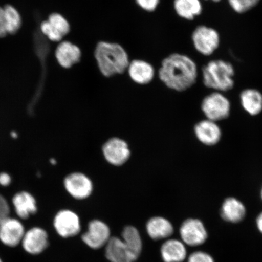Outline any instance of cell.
<instances>
[{
	"label": "cell",
	"mask_w": 262,
	"mask_h": 262,
	"mask_svg": "<svg viewBox=\"0 0 262 262\" xmlns=\"http://www.w3.org/2000/svg\"><path fill=\"white\" fill-rule=\"evenodd\" d=\"M158 75L169 89L185 91L194 86L198 80V65L188 55L173 53L163 59Z\"/></svg>",
	"instance_id": "6da1fadb"
},
{
	"label": "cell",
	"mask_w": 262,
	"mask_h": 262,
	"mask_svg": "<svg viewBox=\"0 0 262 262\" xmlns=\"http://www.w3.org/2000/svg\"><path fill=\"white\" fill-rule=\"evenodd\" d=\"M94 58L98 70L106 77L123 74L130 63L128 54L117 42H98L95 48Z\"/></svg>",
	"instance_id": "7a4b0ae2"
},
{
	"label": "cell",
	"mask_w": 262,
	"mask_h": 262,
	"mask_svg": "<svg viewBox=\"0 0 262 262\" xmlns=\"http://www.w3.org/2000/svg\"><path fill=\"white\" fill-rule=\"evenodd\" d=\"M203 83L206 88L224 93L233 89L235 70L230 62L216 59L208 62L202 70Z\"/></svg>",
	"instance_id": "3957f363"
},
{
	"label": "cell",
	"mask_w": 262,
	"mask_h": 262,
	"mask_svg": "<svg viewBox=\"0 0 262 262\" xmlns=\"http://www.w3.org/2000/svg\"><path fill=\"white\" fill-rule=\"evenodd\" d=\"M195 50L204 56H211L221 45V37L214 28L201 25L195 28L191 36Z\"/></svg>",
	"instance_id": "277c9868"
},
{
	"label": "cell",
	"mask_w": 262,
	"mask_h": 262,
	"mask_svg": "<svg viewBox=\"0 0 262 262\" xmlns=\"http://www.w3.org/2000/svg\"><path fill=\"white\" fill-rule=\"evenodd\" d=\"M201 108L206 119L216 122L229 117L231 103L224 94L214 91L204 98Z\"/></svg>",
	"instance_id": "5b68a950"
},
{
	"label": "cell",
	"mask_w": 262,
	"mask_h": 262,
	"mask_svg": "<svg viewBox=\"0 0 262 262\" xmlns=\"http://www.w3.org/2000/svg\"><path fill=\"white\" fill-rule=\"evenodd\" d=\"M180 240L186 246L196 247L204 244L208 238V231L201 220L189 218L182 223L179 229Z\"/></svg>",
	"instance_id": "8992f818"
},
{
	"label": "cell",
	"mask_w": 262,
	"mask_h": 262,
	"mask_svg": "<svg viewBox=\"0 0 262 262\" xmlns=\"http://www.w3.org/2000/svg\"><path fill=\"white\" fill-rule=\"evenodd\" d=\"M111 237L109 226L103 221L95 219L88 224V230L81 235V240L88 247L97 250L105 247Z\"/></svg>",
	"instance_id": "52a82bcc"
},
{
	"label": "cell",
	"mask_w": 262,
	"mask_h": 262,
	"mask_svg": "<svg viewBox=\"0 0 262 262\" xmlns=\"http://www.w3.org/2000/svg\"><path fill=\"white\" fill-rule=\"evenodd\" d=\"M54 226L58 234L63 238L76 236L81 231L79 217L73 211L63 209L55 216Z\"/></svg>",
	"instance_id": "ba28073f"
},
{
	"label": "cell",
	"mask_w": 262,
	"mask_h": 262,
	"mask_svg": "<svg viewBox=\"0 0 262 262\" xmlns=\"http://www.w3.org/2000/svg\"><path fill=\"white\" fill-rule=\"evenodd\" d=\"M64 186L69 194L77 200L89 198L93 191L91 180L81 172L72 173L66 177Z\"/></svg>",
	"instance_id": "9c48e42d"
},
{
	"label": "cell",
	"mask_w": 262,
	"mask_h": 262,
	"mask_svg": "<svg viewBox=\"0 0 262 262\" xmlns=\"http://www.w3.org/2000/svg\"><path fill=\"white\" fill-rule=\"evenodd\" d=\"M40 27L42 34L54 42L61 41L71 30L70 23L58 13L49 15L48 20L42 22Z\"/></svg>",
	"instance_id": "30bf717a"
},
{
	"label": "cell",
	"mask_w": 262,
	"mask_h": 262,
	"mask_svg": "<svg viewBox=\"0 0 262 262\" xmlns=\"http://www.w3.org/2000/svg\"><path fill=\"white\" fill-rule=\"evenodd\" d=\"M103 153L107 162L114 166H122L129 159L130 151L125 141L114 137L103 146Z\"/></svg>",
	"instance_id": "8fae6325"
},
{
	"label": "cell",
	"mask_w": 262,
	"mask_h": 262,
	"mask_svg": "<svg viewBox=\"0 0 262 262\" xmlns=\"http://www.w3.org/2000/svg\"><path fill=\"white\" fill-rule=\"evenodd\" d=\"M25 232L20 221L8 217L0 224V241L7 247H15L21 243Z\"/></svg>",
	"instance_id": "7c38bea8"
},
{
	"label": "cell",
	"mask_w": 262,
	"mask_h": 262,
	"mask_svg": "<svg viewBox=\"0 0 262 262\" xmlns=\"http://www.w3.org/2000/svg\"><path fill=\"white\" fill-rule=\"evenodd\" d=\"M48 235L44 229L34 227L25 232L21 244L26 253L40 254L48 246Z\"/></svg>",
	"instance_id": "4fadbf2b"
},
{
	"label": "cell",
	"mask_w": 262,
	"mask_h": 262,
	"mask_svg": "<svg viewBox=\"0 0 262 262\" xmlns=\"http://www.w3.org/2000/svg\"><path fill=\"white\" fill-rule=\"evenodd\" d=\"M127 71L130 79L140 85L150 83L155 78L156 73L151 64L140 59L130 61Z\"/></svg>",
	"instance_id": "5bb4252c"
},
{
	"label": "cell",
	"mask_w": 262,
	"mask_h": 262,
	"mask_svg": "<svg viewBox=\"0 0 262 262\" xmlns=\"http://www.w3.org/2000/svg\"><path fill=\"white\" fill-rule=\"evenodd\" d=\"M160 255L163 262H183L187 259L188 251L181 240L170 238L160 247Z\"/></svg>",
	"instance_id": "9a60e30c"
},
{
	"label": "cell",
	"mask_w": 262,
	"mask_h": 262,
	"mask_svg": "<svg viewBox=\"0 0 262 262\" xmlns=\"http://www.w3.org/2000/svg\"><path fill=\"white\" fill-rule=\"evenodd\" d=\"M146 230L149 237L155 241L167 240L174 232L172 223L161 216L149 219L146 223Z\"/></svg>",
	"instance_id": "2e32d148"
},
{
	"label": "cell",
	"mask_w": 262,
	"mask_h": 262,
	"mask_svg": "<svg viewBox=\"0 0 262 262\" xmlns=\"http://www.w3.org/2000/svg\"><path fill=\"white\" fill-rule=\"evenodd\" d=\"M194 131L200 142L207 146L216 145L222 137L220 127L214 121L208 119L202 120L196 124Z\"/></svg>",
	"instance_id": "e0dca14e"
},
{
	"label": "cell",
	"mask_w": 262,
	"mask_h": 262,
	"mask_svg": "<svg viewBox=\"0 0 262 262\" xmlns=\"http://www.w3.org/2000/svg\"><path fill=\"white\" fill-rule=\"evenodd\" d=\"M55 55L59 64L63 68L68 69L79 63L82 53L77 45L64 41L58 45Z\"/></svg>",
	"instance_id": "ac0fdd59"
},
{
	"label": "cell",
	"mask_w": 262,
	"mask_h": 262,
	"mask_svg": "<svg viewBox=\"0 0 262 262\" xmlns=\"http://www.w3.org/2000/svg\"><path fill=\"white\" fill-rule=\"evenodd\" d=\"M247 214V210L243 203L234 198L225 200L222 205L221 215L226 222L238 224L243 221Z\"/></svg>",
	"instance_id": "d6986e66"
},
{
	"label": "cell",
	"mask_w": 262,
	"mask_h": 262,
	"mask_svg": "<svg viewBox=\"0 0 262 262\" xmlns=\"http://www.w3.org/2000/svg\"><path fill=\"white\" fill-rule=\"evenodd\" d=\"M16 215L22 219H27L37 211V202L30 193L22 191L16 194L12 199Z\"/></svg>",
	"instance_id": "ffe728a7"
},
{
	"label": "cell",
	"mask_w": 262,
	"mask_h": 262,
	"mask_svg": "<svg viewBox=\"0 0 262 262\" xmlns=\"http://www.w3.org/2000/svg\"><path fill=\"white\" fill-rule=\"evenodd\" d=\"M122 238L124 245L134 261L140 257L143 250V241L138 229L132 225L126 226L122 232Z\"/></svg>",
	"instance_id": "44dd1931"
},
{
	"label": "cell",
	"mask_w": 262,
	"mask_h": 262,
	"mask_svg": "<svg viewBox=\"0 0 262 262\" xmlns=\"http://www.w3.org/2000/svg\"><path fill=\"white\" fill-rule=\"evenodd\" d=\"M104 253L110 262H135L120 237H111L105 246Z\"/></svg>",
	"instance_id": "7402d4cb"
},
{
	"label": "cell",
	"mask_w": 262,
	"mask_h": 262,
	"mask_svg": "<svg viewBox=\"0 0 262 262\" xmlns=\"http://www.w3.org/2000/svg\"><path fill=\"white\" fill-rule=\"evenodd\" d=\"M240 100L242 107L251 116H255L262 111V94L260 91L248 88L241 92Z\"/></svg>",
	"instance_id": "603a6c76"
},
{
	"label": "cell",
	"mask_w": 262,
	"mask_h": 262,
	"mask_svg": "<svg viewBox=\"0 0 262 262\" xmlns=\"http://www.w3.org/2000/svg\"><path fill=\"white\" fill-rule=\"evenodd\" d=\"M173 8L180 18L189 21L201 15L203 12L201 0H174Z\"/></svg>",
	"instance_id": "cb8c5ba5"
},
{
	"label": "cell",
	"mask_w": 262,
	"mask_h": 262,
	"mask_svg": "<svg viewBox=\"0 0 262 262\" xmlns=\"http://www.w3.org/2000/svg\"><path fill=\"white\" fill-rule=\"evenodd\" d=\"M6 28L8 34H15L21 25V18L19 13L14 6L6 5L4 8Z\"/></svg>",
	"instance_id": "d4e9b609"
},
{
	"label": "cell",
	"mask_w": 262,
	"mask_h": 262,
	"mask_svg": "<svg viewBox=\"0 0 262 262\" xmlns=\"http://www.w3.org/2000/svg\"><path fill=\"white\" fill-rule=\"evenodd\" d=\"M260 0H228L231 8L237 14H245L258 5Z\"/></svg>",
	"instance_id": "484cf974"
},
{
	"label": "cell",
	"mask_w": 262,
	"mask_h": 262,
	"mask_svg": "<svg viewBox=\"0 0 262 262\" xmlns=\"http://www.w3.org/2000/svg\"><path fill=\"white\" fill-rule=\"evenodd\" d=\"M187 262H215L212 255L202 251L193 252L187 258Z\"/></svg>",
	"instance_id": "4316f807"
},
{
	"label": "cell",
	"mask_w": 262,
	"mask_h": 262,
	"mask_svg": "<svg viewBox=\"0 0 262 262\" xmlns=\"http://www.w3.org/2000/svg\"><path fill=\"white\" fill-rule=\"evenodd\" d=\"M137 5L146 12H155L159 6L160 0H135Z\"/></svg>",
	"instance_id": "83f0119b"
},
{
	"label": "cell",
	"mask_w": 262,
	"mask_h": 262,
	"mask_svg": "<svg viewBox=\"0 0 262 262\" xmlns=\"http://www.w3.org/2000/svg\"><path fill=\"white\" fill-rule=\"evenodd\" d=\"M10 208L8 202L2 194H0V224L9 217Z\"/></svg>",
	"instance_id": "f1b7e54d"
},
{
	"label": "cell",
	"mask_w": 262,
	"mask_h": 262,
	"mask_svg": "<svg viewBox=\"0 0 262 262\" xmlns=\"http://www.w3.org/2000/svg\"><path fill=\"white\" fill-rule=\"evenodd\" d=\"M7 28L4 8L0 7V38H3L7 35Z\"/></svg>",
	"instance_id": "f546056e"
},
{
	"label": "cell",
	"mask_w": 262,
	"mask_h": 262,
	"mask_svg": "<svg viewBox=\"0 0 262 262\" xmlns=\"http://www.w3.org/2000/svg\"><path fill=\"white\" fill-rule=\"evenodd\" d=\"M11 183V178L8 173L2 172L0 173V185L3 186H8Z\"/></svg>",
	"instance_id": "4dcf8cb0"
},
{
	"label": "cell",
	"mask_w": 262,
	"mask_h": 262,
	"mask_svg": "<svg viewBox=\"0 0 262 262\" xmlns=\"http://www.w3.org/2000/svg\"><path fill=\"white\" fill-rule=\"evenodd\" d=\"M256 225L258 230L262 234V212L257 216L256 219Z\"/></svg>",
	"instance_id": "1f68e13d"
},
{
	"label": "cell",
	"mask_w": 262,
	"mask_h": 262,
	"mask_svg": "<svg viewBox=\"0 0 262 262\" xmlns=\"http://www.w3.org/2000/svg\"><path fill=\"white\" fill-rule=\"evenodd\" d=\"M11 136H12V137H13V138L16 139V138H17L18 135H17V134H16L15 132H12Z\"/></svg>",
	"instance_id": "d6a6232c"
},
{
	"label": "cell",
	"mask_w": 262,
	"mask_h": 262,
	"mask_svg": "<svg viewBox=\"0 0 262 262\" xmlns=\"http://www.w3.org/2000/svg\"><path fill=\"white\" fill-rule=\"evenodd\" d=\"M50 162L52 164V165H56V163H57V161H56V160L54 159H52L50 160Z\"/></svg>",
	"instance_id": "836d02e7"
},
{
	"label": "cell",
	"mask_w": 262,
	"mask_h": 262,
	"mask_svg": "<svg viewBox=\"0 0 262 262\" xmlns=\"http://www.w3.org/2000/svg\"><path fill=\"white\" fill-rule=\"evenodd\" d=\"M205 1H211L214 3H219L222 1V0H205Z\"/></svg>",
	"instance_id": "e575fe53"
},
{
	"label": "cell",
	"mask_w": 262,
	"mask_h": 262,
	"mask_svg": "<svg viewBox=\"0 0 262 262\" xmlns=\"http://www.w3.org/2000/svg\"><path fill=\"white\" fill-rule=\"evenodd\" d=\"M261 199H262V188H261Z\"/></svg>",
	"instance_id": "d590c367"
},
{
	"label": "cell",
	"mask_w": 262,
	"mask_h": 262,
	"mask_svg": "<svg viewBox=\"0 0 262 262\" xmlns=\"http://www.w3.org/2000/svg\"><path fill=\"white\" fill-rule=\"evenodd\" d=\"M0 262H2V260H1V258H0Z\"/></svg>",
	"instance_id": "8d00e7d4"
}]
</instances>
